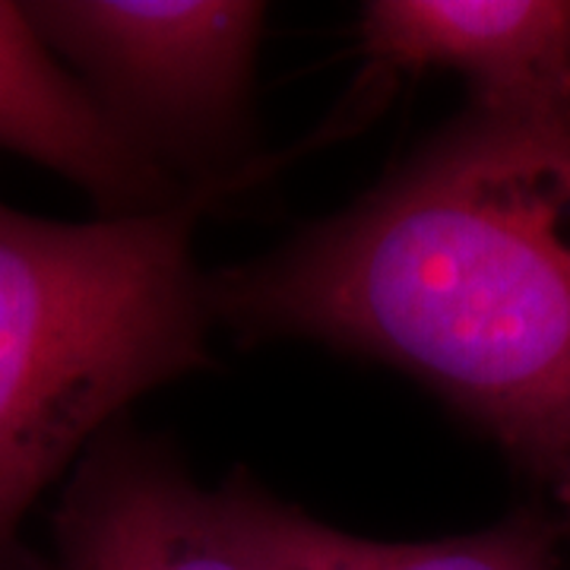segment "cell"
I'll return each mask as SVG.
<instances>
[{
    "instance_id": "5b68a950",
    "label": "cell",
    "mask_w": 570,
    "mask_h": 570,
    "mask_svg": "<svg viewBox=\"0 0 570 570\" xmlns=\"http://www.w3.org/2000/svg\"><path fill=\"white\" fill-rule=\"evenodd\" d=\"M358 41L371 80L453 73L469 108L570 115V0H371Z\"/></svg>"
},
{
    "instance_id": "9c48e42d",
    "label": "cell",
    "mask_w": 570,
    "mask_h": 570,
    "mask_svg": "<svg viewBox=\"0 0 570 570\" xmlns=\"http://www.w3.org/2000/svg\"><path fill=\"white\" fill-rule=\"evenodd\" d=\"M0 570H26L17 558V542L13 546H0Z\"/></svg>"
},
{
    "instance_id": "ba28073f",
    "label": "cell",
    "mask_w": 570,
    "mask_h": 570,
    "mask_svg": "<svg viewBox=\"0 0 570 570\" xmlns=\"http://www.w3.org/2000/svg\"><path fill=\"white\" fill-rule=\"evenodd\" d=\"M551 501H554V520L561 523V530H564V539H568L570 546V469L551 485Z\"/></svg>"
},
{
    "instance_id": "277c9868",
    "label": "cell",
    "mask_w": 570,
    "mask_h": 570,
    "mask_svg": "<svg viewBox=\"0 0 570 570\" xmlns=\"http://www.w3.org/2000/svg\"><path fill=\"white\" fill-rule=\"evenodd\" d=\"M55 539L58 570H257L223 491L134 431L108 428L82 453Z\"/></svg>"
},
{
    "instance_id": "7a4b0ae2",
    "label": "cell",
    "mask_w": 570,
    "mask_h": 570,
    "mask_svg": "<svg viewBox=\"0 0 570 570\" xmlns=\"http://www.w3.org/2000/svg\"><path fill=\"white\" fill-rule=\"evenodd\" d=\"M213 200L92 223L0 200V546L115 415L209 362L194 225Z\"/></svg>"
},
{
    "instance_id": "52a82bcc",
    "label": "cell",
    "mask_w": 570,
    "mask_h": 570,
    "mask_svg": "<svg viewBox=\"0 0 570 570\" xmlns=\"http://www.w3.org/2000/svg\"><path fill=\"white\" fill-rule=\"evenodd\" d=\"M219 491L257 570H570L564 530L539 508L466 535L381 542L314 520L242 472Z\"/></svg>"
},
{
    "instance_id": "3957f363",
    "label": "cell",
    "mask_w": 570,
    "mask_h": 570,
    "mask_svg": "<svg viewBox=\"0 0 570 570\" xmlns=\"http://www.w3.org/2000/svg\"><path fill=\"white\" fill-rule=\"evenodd\" d=\"M26 13L105 115L187 190L250 171L266 7L254 0H39Z\"/></svg>"
},
{
    "instance_id": "8992f818",
    "label": "cell",
    "mask_w": 570,
    "mask_h": 570,
    "mask_svg": "<svg viewBox=\"0 0 570 570\" xmlns=\"http://www.w3.org/2000/svg\"><path fill=\"white\" fill-rule=\"evenodd\" d=\"M0 149L77 184L102 216H142L187 190L105 115L32 26L26 3L0 0Z\"/></svg>"
},
{
    "instance_id": "6da1fadb",
    "label": "cell",
    "mask_w": 570,
    "mask_h": 570,
    "mask_svg": "<svg viewBox=\"0 0 570 570\" xmlns=\"http://www.w3.org/2000/svg\"><path fill=\"white\" fill-rule=\"evenodd\" d=\"M213 324L403 371L532 479L570 469V115L463 108L343 213L204 273Z\"/></svg>"
}]
</instances>
